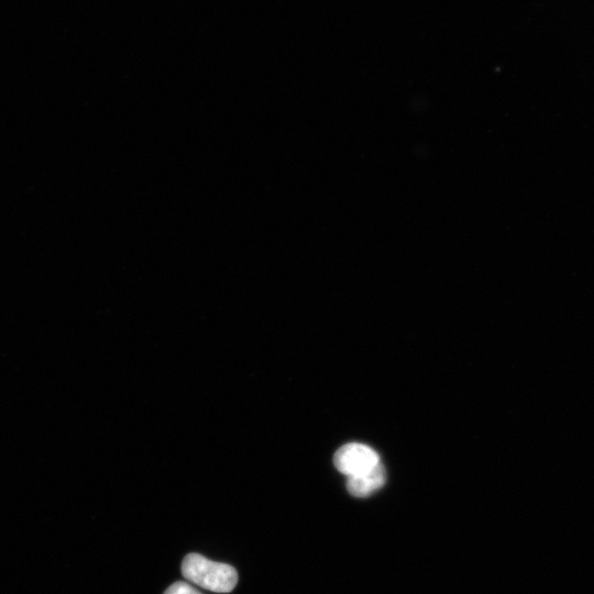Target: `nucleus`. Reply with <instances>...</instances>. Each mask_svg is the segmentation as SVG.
<instances>
[{
  "instance_id": "obj_1",
  "label": "nucleus",
  "mask_w": 594,
  "mask_h": 594,
  "mask_svg": "<svg viewBox=\"0 0 594 594\" xmlns=\"http://www.w3.org/2000/svg\"><path fill=\"white\" fill-rule=\"evenodd\" d=\"M182 573L189 582L216 593H229L238 582V572L233 566L198 553H189L184 558Z\"/></svg>"
},
{
  "instance_id": "obj_2",
  "label": "nucleus",
  "mask_w": 594,
  "mask_h": 594,
  "mask_svg": "<svg viewBox=\"0 0 594 594\" xmlns=\"http://www.w3.org/2000/svg\"><path fill=\"white\" fill-rule=\"evenodd\" d=\"M333 462L341 473L350 477L371 471L380 464V458L369 446L348 443L334 453Z\"/></svg>"
},
{
  "instance_id": "obj_3",
  "label": "nucleus",
  "mask_w": 594,
  "mask_h": 594,
  "mask_svg": "<svg viewBox=\"0 0 594 594\" xmlns=\"http://www.w3.org/2000/svg\"><path fill=\"white\" fill-rule=\"evenodd\" d=\"M385 480V470L380 463L366 473L348 477L346 488L355 497H366L381 488Z\"/></svg>"
},
{
  "instance_id": "obj_4",
  "label": "nucleus",
  "mask_w": 594,
  "mask_h": 594,
  "mask_svg": "<svg viewBox=\"0 0 594 594\" xmlns=\"http://www.w3.org/2000/svg\"><path fill=\"white\" fill-rule=\"evenodd\" d=\"M164 594H201L186 582H175L167 587Z\"/></svg>"
}]
</instances>
